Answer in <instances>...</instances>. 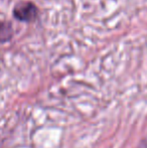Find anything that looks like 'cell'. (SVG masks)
<instances>
[{
  "label": "cell",
  "mask_w": 147,
  "mask_h": 148,
  "mask_svg": "<svg viewBox=\"0 0 147 148\" xmlns=\"http://www.w3.org/2000/svg\"><path fill=\"white\" fill-rule=\"evenodd\" d=\"M36 10L34 6L31 3H23L21 5L17 6L14 11V14L16 15V18L20 20H31L36 16Z\"/></svg>",
  "instance_id": "1"
}]
</instances>
